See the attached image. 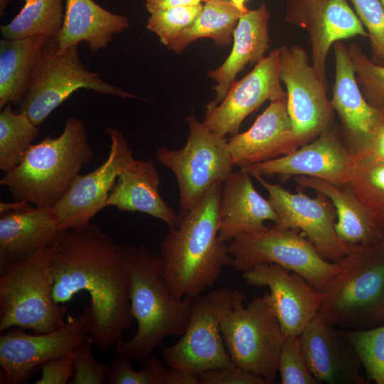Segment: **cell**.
I'll list each match as a JSON object with an SVG mask.
<instances>
[{
	"instance_id": "obj_16",
	"label": "cell",
	"mask_w": 384,
	"mask_h": 384,
	"mask_svg": "<svg viewBox=\"0 0 384 384\" xmlns=\"http://www.w3.org/2000/svg\"><path fill=\"white\" fill-rule=\"evenodd\" d=\"M279 47L235 82L220 103H208L202 123L220 137H231L238 133L245 117L266 100L287 97L279 75Z\"/></svg>"
},
{
	"instance_id": "obj_20",
	"label": "cell",
	"mask_w": 384,
	"mask_h": 384,
	"mask_svg": "<svg viewBox=\"0 0 384 384\" xmlns=\"http://www.w3.org/2000/svg\"><path fill=\"white\" fill-rule=\"evenodd\" d=\"M299 336L306 365L318 383H368L362 363L341 329L314 317Z\"/></svg>"
},
{
	"instance_id": "obj_42",
	"label": "cell",
	"mask_w": 384,
	"mask_h": 384,
	"mask_svg": "<svg viewBox=\"0 0 384 384\" xmlns=\"http://www.w3.org/2000/svg\"><path fill=\"white\" fill-rule=\"evenodd\" d=\"M41 378L36 384H65L73 376V351L50 360L40 368Z\"/></svg>"
},
{
	"instance_id": "obj_34",
	"label": "cell",
	"mask_w": 384,
	"mask_h": 384,
	"mask_svg": "<svg viewBox=\"0 0 384 384\" xmlns=\"http://www.w3.org/2000/svg\"><path fill=\"white\" fill-rule=\"evenodd\" d=\"M341 329L368 378L377 384H384V324L368 329Z\"/></svg>"
},
{
	"instance_id": "obj_17",
	"label": "cell",
	"mask_w": 384,
	"mask_h": 384,
	"mask_svg": "<svg viewBox=\"0 0 384 384\" xmlns=\"http://www.w3.org/2000/svg\"><path fill=\"white\" fill-rule=\"evenodd\" d=\"M248 285L267 287L265 297L286 336H299L316 316L321 292L300 274L272 263H262L242 272Z\"/></svg>"
},
{
	"instance_id": "obj_28",
	"label": "cell",
	"mask_w": 384,
	"mask_h": 384,
	"mask_svg": "<svg viewBox=\"0 0 384 384\" xmlns=\"http://www.w3.org/2000/svg\"><path fill=\"white\" fill-rule=\"evenodd\" d=\"M159 174L152 160L142 161L122 171L109 195L107 206L122 211L141 212L176 227L178 213L163 199L159 191Z\"/></svg>"
},
{
	"instance_id": "obj_15",
	"label": "cell",
	"mask_w": 384,
	"mask_h": 384,
	"mask_svg": "<svg viewBox=\"0 0 384 384\" xmlns=\"http://www.w3.org/2000/svg\"><path fill=\"white\" fill-rule=\"evenodd\" d=\"M268 192L269 200L277 213L274 227L301 232L324 259L338 262L349 252L351 245L338 236L335 225L336 208L325 195L316 197L303 193H293L279 184L265 181L262 176L252 175Z\"/></svg>"
},
{
	"instance_id": "obj_11",
	"label": "cell",
	"mask_w": 384,
	"mask_h": 384,
	"mask_svg": "<svg viewBox=\"0 0 384 384\" xmlns=\"http://www.w3.org/2000/svg\"><path fill=\"white\" fill-rule=\"evenodd\" d=\"M298 232L273 226L236 237L228 245L233 267L244 272L258 264H276L300 274L320 290L338 271V264L324 259Z\"/></svg>"
},
{
	"instance_id": "obj_24",
	"label": "cell",
	"mask_w": 384,
	"mask_h": 384,
	"mask_svg": "<svg viewBox=\"0 0 384 384\" xmlns=\"http://www.w3.org/2000/svg\"><path fill=\"white\" fill-rule=\"evenodd\" d=\"M251 174L240 169L223 183L219 206L220 242H230L236 237L262 230L265 220H277V213L269 199L255 189Z\"/></svg>"
},
{
	"instance_id": "obj_6",
	"label": "cell",
	"mask_w": 384,
	"mask_h": 384,
	"mask_svg": "<svg viewBox=\"0 0 384 384\" xmlns=\"http://www.w3.org/2000/svg\"><path fill=\"white\" fill-rule=\"evenodd\" d=\"M55 242L14 265L0 277V331L13 327L48 333L66 322L68 309L53 296Z\"/></svg>"
},
{
	"instance_id": "obj_48",
	"label": "cell",
	"mask_w": 384,
	"mask_h": 384,
	"mask_svg": "<svg viewBox=\"0 0 384 384\" xmlns=\"http://www.w3.org/2000/svg\"><path fill=\"white\" fill-rule=\"evenodd\" d=\"M9 3H10V0H0V15L1 16H4L5 11L7 9Z\"/></svg>"
},
{
	"instance_id": "obj_18",
	"label": "cell",
	"mask_w": 384,
	"mask_h": 384,
	"mask_svg": "<svg viewBox=\"0 0 384 384\" xmlns=\"http://www.w3.org/2000/svg\"><path fill=\"white\" fill-rule=\"evenodd\" d=\"M285 20L309 34L312 65L327 82L326 61L336 41L368 33L348 0H287Z\"/></svg>"
},
{
	"instance_id": "obj_4",
	"label": "cell",
	"mask_w": 384,
	"mask_h": 384,
	"mask_svg": "<svg viewBox=\"0 0 384 384\" xmlns=\"http://www.w3.org/2000/svg\"><path fill=\"white\" fill-rule=\"evenodd\" d=\"M94 154L82 122L69 117L58 137L47 136L32 144L21 163L5 173L0 184L9 190L15 201L52 208Z\"/></svg>"
},
{
	"instance_id": "obj_5",
	"label": "cell",
	"mask_w": 384,
	"mask_h": 384,
	"mask_svg": "<svg viewBox=\"0 0 384 384\" xmlns=\"http://www.w3.org/2000/svg\"><path fill=\"white\" fill-rule=\"evenodd\" d=\"M338 271L319 290L316 318L343 329H361L381 323L384 301V244L351 245Z\"/></svg>"
},
{
	"instance_id": "obj_31",
	"label": "cell",
	"mask_w": 384,
	"mask_h": 384,
	"mask_svg": "<svg viewBox=\"0 0 384 384\" xmlns=\"http://www.w3.org/2000/svg\"><path fill=\"white\" fill-rule=\"evenodd\" d=\"M24 5L6 25L1 26L4 38H23L57 36L63 26L65 0H23Z\"/></svg>"
},
{
	"instance_id": "obj_43",
	"label": "cell",
	"mask_w": 384,
	"mask_h": 384,
	"mask_svg": "<svg viewBox=\"0 0 384 384\" xmlns=\"http://www.w3.org/2000/svg\"><path fill=\"white\" fill-rule=\"evenodd\" d=\"M208 0H145V6L150 13L169 8L193 6L206 2Z\"/></svg>"
},
{
	"instance_id": "obj_10",
	"label": "cell",
	"mask_w": 384,
	"mask_h": 384,
	"mask_svg": "<svg viewBox=\"0 0 384 384\" xmlns=\"http://www.w3.org/2000/svg\"><path fill=\"white\" fill-rule=\"evenodd\" d=\"M222 336L233 364L265 379L276 381L278 360L285 335L265 297L245 306L240 302L223 319Z\"/></svg>"
},
{
	"instance_id": "obj_9",
	"label": "cell",
	"mask_w": 384,
	"mask_h": 384,
	"mask_svg": "<svg viewBox=\"0 0 384 384\" xmlns=\"http://www.w3.org/2000/svg\"><path fill=\"white\" fill-rule=\"evenodd\" d=\"M185 119L189 134L183 147L171 150L161 146L155 154L177 180L179 215L188 213L213 184L224 183L235 165L225 137L211 132L194 115Z\"/></svg>"
},
{
	"instance_id": "obj_26",
	"label": "cell",
	"mask_w": 384,
	"mask_h": 384,
	"mask_svg": "<svg viewBox=\"0 0 384 384\" xmlns=\"http://www.w3.org/2000/svg\"><path fill=\"white\" fill-rule=\"evenodd\" d=\"M294 181L300 188L321 193L333 203L337 214L336 231L343 242L366 247L384 244V228L346 184L306 176H296Z\"/></svg>"
},
{
	"instance_id": "obj_23",
	"label": "cell",
	"mask_w": 384,
	"mask_h": 384,
	"mask_svg": "<svg viewBox=\"0 0 384 384\" xmlns=\"http://www.w3.org/2000/svg\"><path fill=\"white\" fill-rule=\"evenodd\" d=\"M64 230L52 208L31 206L0 214V275L55 243Z\"/></svg>"
},
{
	"instance_id": "obj_29",
	"label": "cell",
	"mask_w": 384,
	"mask_h": 384,
	"mask_svg": "<svg viewBox=\"0 0 384 384\" xmlns=\"http://www.w3.org/2000/svg\"><path fill=\"white\" fill-rule=\"evenodd\" d=\"M49 38L36 36L0 40V109L18 106Z\"/></svg>"
},
{
	"instance_id": "obj_21",
	"label": "cell",
	"mask_w": 384,
	"mask_h": 384,
	"mask_svg": "<svg viewBox=\"0 0 384 384\" xmlns=\"http://www.w3.org/2000/svg\"><path fill=\"white\" fill-rule=\"evenodd\" d=\"M333 49L335 80L330 100L331 107L337 112L343 134L355 152L368 149L384 119V111L371 106L363 97L348 47L338 41L334 43Z\"/></svg>"
},
{
	"instance_id": "obj_7",
	"label": "cell",
	"mask_w": 384,
	"mask_h": 384,
	"mask_svg": "<svg viewBox=\"0 0 384 384\" xmlns=\"http://www.w3.org/2000/svg\"><path fill=\"white\" fill-rule=\"evenodd\" d=\"M245 299L242 291L228 287L194 297L185 333L176 343L162 348L164 363L196 373L235 366L224 343L220 325L223 318Z\"/></svg>"
},
{
	"instance_id": "obj_37",
	"label": "cell",
	"mask_w": 384,
	"mask_h": 384,
	"mask_svg": "<svg viewBox=\"0 0 384 384\" xmlns=\"http://www.w3.org/2000/svg\"><path fill=\"white\" fill-rule=\"evenodd\" d=\"M203 4L159 10L150 14L146 28L166 47L199 15Z\"/></svg>"
},
{
	"instance_id": "obj_14",
	"label": "cell",
	"mask_w": 384,
	"mask_h": 384,
	"mask_svg": "<svg viewBox=\"0 0 384 384\" xmlns=\"http://www.w3.org/2000/svg\"><path fill=\"white\" fill-rule=\"evenodd\" d=\"M88 336L85 311L68 315L60 329L29 334L13 327L0 336L1 383L23 384L46 362L72 351Z\"/></svg>"
},
{
	"instance_id": "obj_32",
	"label": "cell",
	"mask_w": 384,
	"mask_h": 384,
	"mask_svg": "<svg viewBox=\"0 0 384 384\" xmlns=\"http://www.w3.org/2000/svg\"><path fill=\"white\" fill-rule=\"evenodd\" d=\"M12 103L0 112V170L7 173L22 161L39 128L24 112H14Z\"/></svg>"
},
{
	"instance_id": "obj_30",
	"label": "cell",
	"mask_w": 384,
	"mask_h": 384,
	"mask_svg": "<svg viewBox=\"0 0 384 384\" xmlns=\"http://www.w3.org/2000/svg\"><path fill=\"white\" fill-rule=\"evenodd\" d=\"M244 13L230 0H208L194 21L167 48L178 53L191 43L202 38H210L219 46H228L233 39L234 30Z\"/></svg>"
},
{
	"instance_id": "obj_25",
	"label": "cell",
	"mask_w": 384,
	"mask_h": 384,
	"mask_svg": "<svg viewBox=\"0 0 384 384\" xmlns=\"http://www.w3.org/2000/svg\"><path fill=\"white\" fill-rule=\"evenodd\" d=\"M270 16L265 3L256 9H248L240 16L233 32V46L230 55L220 66L208 73V76L217 82L213 87L215 97L211 104L217 105L224 99L235 83L237 75L247 64L257 63L265 58L270 42Z\"/></svg>"
},
{
	"instance_id": "obj_35",
	"label": "cell",
	"mask_w": 384,
	"mask_h": 384,
	"mask_svg": "<svg viewBox=\"0 0 384 384\" xmlns=\"http://www.w3.org/2000/svg\"><path fill=\"white\" fill-rule=\"evenodd\" d=\"M131 358L117 354L107 372L108 384H166L170 368L150 356L140 370L133 368Z\"/></svg>"
},
{
	"instance_id": "obj_39",
	"label": "cell",
	"mask_w": 384,
	"mask_h": 384,
	"mask_svg": "<svg viewBox=\"0 0 384 384\" xmlns=\"http://www.w3.org/2000/svg\"><path fill=\"white\" fill-rule=\"evenodd\" d=\"M282 384H316L302 352L299 336H285L278 360Z\"/></svg>"
},
{
	"instance_id": "obj_46",
	"label": "cell",
	"mask_w": 384,
	"mask_h": 384,
	"mask_svg": "<svg viewBox=\"0 0 384 384\" xmlns=\"http://www.w3.org/2000/svg\"><path fill=\"white\" fill-rule=\"evenodd\" d=\"M31 207L30 203L24 200L15 201L13 203L0 202V214L24 210Z\"/></svg>"
},
{
	"instance_id": "obj_44",
	"label": "cell",
	"mask_w": 384,
	"mask_h": 384,
	"mask_svg": "<svg viewBox=\"0 0 384 384\" xmlns=\"http://www.w3.org/2000/svg\"><path fill=\"white\" fill-rule=\"evenodd\" d=\"M166 384H200L198 374L170 368Z\"/></svg>"
},
{
	"instance_id": "obj_38",
	"label": "cell",
	"mask_w": 384,
	"mask_h": 384,
	"mask_svg": "<svg viewBox=\"0 0 384 384\" xmlns=\"http://www.w3.org/2000/svg\"><path fill=\"white\" fill-rule=\"evenodd\" d=\"M368 33L371 60L384 66V6L380 0H349Z\"/></svg>"
},
{
	"instance_id": "obj_12",
	"label": "cell",
	"mask_w": 384,
	"mask_h": 384,
	"mask_svg": "<svg viewBox=\"0 0 384 384\" xmlns=\"http://www.w3.org/2000/svg\"><path fill=\"white\" fill-rule=\"evenodd\" d=\"M279 75L286 85L287 111L298 149L333 127L334 114L326 95L327 82L298 45L279 47Z\"/></svg>"
},
{
	"instance_id": "obj_40",
	"label": "cell",
	"mask_w": 384,
	"mask_h": 384,
	"mask_svg": "<svg viewBox=\"0 0 384 384\" xmlns=\"http://www.w3.org/2000/svg\"><path fill=\"white\" fill-rule=\"evenodd\" d=\"M89 336L73 351L74 373L71 384H102L106 383L109 366L99 363L95 358Z\"/></svg>"
},
{
	"instance_id": "obj_36",
	"label": "cell",
	"mask_w": 384,
	"mask_h": 384,
	"mask_svg": "<svg viewBox=\"0 0 384 384\" xmlns=\"http://www.w3.org/2000/svg\"><path fill=\"white\" fill-rule=\"evenodd\" d=\"M348 48L363 97L371 106L384 111V66L375 64L355 43Z\"/></svg>"
},
{
	"instance_id": "obj_45",
	"label": "cell",
	"mask_w": 384,
	"mask_h": 384,
	"mask_svg": "<svg viewBox=\"0 0 384 384\" xmlns=\"http://www.w3.org/2000/svg\"><path fill=\"white\" fill-rule=\"evenodd\" d=\"M368 150L374 156L384 161V119L377 129Z\"/></svg>"
},
{
	"instance_id": "obj_49",
	"label": "cell",
	"mask_w": 384,
	"mask_h": 384,
	"mask_svg": "<svg viewBox=\"0 0 384 384\" xmlns=\"http://www.w3.org/2000/svg\"><path fill=\"white\" fill-rule=\"evenodd\" d=\"M380 316H381V321L383 322L384 321V301H383L382 308H381Z\"/></svg>"
},
{
	"instance_id": "obj_27",
	"label": "cell",
	"mask_w": 384,
	"mask_h": 384,
	"mask_svg": "<svg viewBox=\"0 0 384 384\" xmlns=\"http://www.w3.org/2000/svg\"><path fill=\"white\" fill-rule=\"evenodd\" d=\"M129 26L126 16L110 12L93 0H65L63 26L55 38L60 51L83 41L95 54Z\"/></svg>"
},
{
	"instance_id": "obj_33",
	"label": "cell",
	"mask_w": 384,
	"mask_h": 384,
	"mask_svg": "<svg viewBox=\"0 0 384 384\" xmlns=\"http://www.w3.org/2000/svg\"><path fill=\"white\" fill-rule=\"evenodd\" d=\"M354 154L353 173L346 185L384 228V161L368 150Z\"/></svg>"
},
{
	"instance_id": "obj_19",
	"label": "cell",
	"mask_w": 384,
	"mask_h": 384,
	"mask_svg": "<svg viewBox=\"0 0 384 384\" xmlns=\"http://www.w3.org/2000/svg\"><path fill=\"white\" fill-rule=\"evenodd\" d=\"M355 159L354 153L348 151L336 129L331 127L289 154L242 169L251 176H306L341 186L348 183Z\"/></svg>"
},
{
	"instance_id": "obj_2",
	"label": "cell",
	"mask_w": 384,
	"mask_h": 384,
	"mask_svg": "<svg viewBox=\"0 0 384 384\" xmlns=\"http://www.w3.org/2000/svg\"><path fill=\"white\" fill-rule=\"evenodd\" d=\"M223 187V183H215L188 213L178 215L176 227L161 242L163 276L176 299L203 293L224 267L233 266L228 245L218 238Z\"/></svg>"
},
{
	"instance_id": "obj_8",
	"label": "cell",
	"mask_w": 384,
	"mask_h": 384,
	"mask_svg": "<svg viewBox=\"0 0 384 384\" xmlns=\"http://www.w3.org/2000/svg\"><path fill=\"white\" fill-rule=\"evenodd\" d=\"M80 44L58 50L55 38L48 42L36 66L17 112H24L37 126L79 89L122 98H139L102 80L87 70L79 53Z\"/></svg>"
},
{
	"instance_id": "obj_41",
	"label": "cell",
	"mask_w": 384,
	"mask_h": 384,
	"mask_svg": "<svg viewBox=\"0 0 384 384\" xmlns=\"http://www.w3.org/2000/svg\"><path fill=\"white\" fill-rule=\"evenodd\" d=\"M198 374L200 384H269L263 378L237 366L215 368Z\"/></svg>"
},
{
	"instance_id": "obj_47",
	"label": "cell",
	"mask_w": 384,
	"mask_h": 384,
	"mask_svg": "<svg viewBox=\"0 0 384 384\" xmlns=\"http://www.w3.org/2000/svg\"><path fill=\"white\" fill-rule=\"evenodd\" d=\"M233 2L240 10L243 12H246L248 9L245 6V3L247 0H230Z\"/></svg>"
},
{
	"instance_id": "obj_50",
	"label": "cell",
	"mask_w": 384,
	"mask_h": 384,
	"mask_svg": "<svg viewBox=\"0 0 384 384\" xmlns=\"http://www.w3.org/2000/svg\"><path fill=\"white\" fill-rule=\"evenodd\" d=\"M381 3L383 4V6H384V0H380Z\"/></svg>"
},
{
	"instance_id": "obj_13",
	"label": "cell",
	"mask_w": 384,
	"mask_h": 384,
	"mask_svg": "<svg viewBox=\"0 0 384 384\" xmlns=\"http://www.w3.org/2000/svg\"><path fill=\"white\" fill-rule=\"evenodd\" d=\"M105 132L111 142L107 159L92 171L79 174L62 198L52 207L63 230L87 227L91 219L107 207L109 195L119 175L140 161L134 158L120 131L106 127Z\"/></svg>"
},
{
	"instance_id": "obj_3",
	"label": "cell",
	"mask_w": 384,
	"mask_h": 384,
	"mask_svg": "<svg viewBox=\"0 0 384 384\" xmlns=\"http://www.w3.org/2000/svg\"><path fill=\"white\" fill-rule=\"evenodd\" d=\"M124 254L131 310L137 329L132 338L119 341L113 350L144 365L166 338L185 333L194 297L178 300L171 295L160 256L148 247L124 244Z\"/></svg>"
},
{
	"instance_id": "obj_22",
	"label": "cell",
	"mask_w": 384,
	"mask_h": 384,
	"mask_svg": "<svg viewBox=\"0 0 384 384\" xmlns=\"http://www.w3.org/2000/svg\"><path fill=\"white\" fill-rule=\"evenodd\" d=\"M287 97L270 101L247 131L237 133L227 146L235 165L240 169L271 160L296 149Z\"/></svg>"
},
{
	"instance_id": "obj_1",
	"label": "cell",
	"mask_w": 384,
	"mask_h": 384,
	"mask_svg": "<svg viewBox=\"0 0 384 384\" xmlns=\"http://www.w3.org/2000/svg\"><path fill=\"white\" fill-rule=\"evenodd\" d=\"M51 272L57 303L68 302L80 292L88 293L91 302L84 310L88 336L100 351L109 353L134 319L124 244L96 224L65 230L55 242Z\"/></svg>"
}]
</instances>
